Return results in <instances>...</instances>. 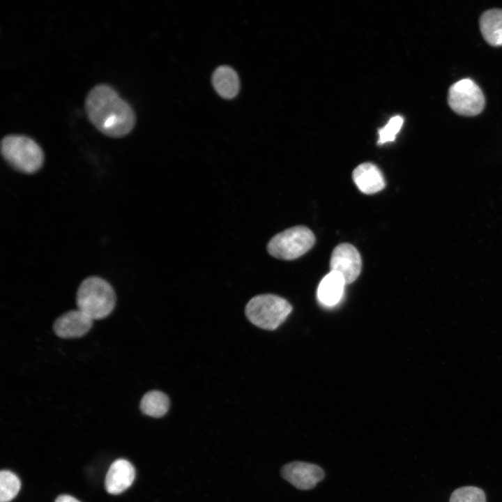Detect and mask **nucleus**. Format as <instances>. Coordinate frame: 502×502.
<instances>
[{
    "instance_id": "18",
    "label": "nucleus",
    "mask_w": 502,
    "mask_h": 502,
    "mask_svg": "<svg viewBox=\"0 0 502 502\" xmlns=\"http://www.w3.org/2000/svg\"><path fill=\"white\" fill-rule=\"evenodd\" d=\"M403 123L404 119L401 116L397 115L392 117L384 127L379 130L378 144H382L393 141L396 135L400 130Z\"/></svg>"
},
{
    "instance_id": "9",
    "label": "nucleus",
    "mask_w": 502,
    "mask_h": 502,
    "mask_svg": "<svg viewBox=\"0 0 502 502\" xmlns=\"http://www.w3.org/2000/svg\"><path fill=\"white\" fill-rule=\"evenodd\" d=\"M93 325V319L79 310H73L59 316L54 322L53 330L59 337L77 338L86 335Z\"/></svg>"
},
{
    "instance_id": "2",
    "label": "nucleus",
    "mask_w": 502,
    "mask_h": 502,
    "mask_svg": "<svg viewBox=\"0 0 502 502\" xmlns=\"http://www.w3.org/2000/svg\"><path fill=\"white\" fill-rule=\"evenodd\" d=\"M116 294L106 280L96 276L84 279L76 296L77 309L92 319L107 317L116 305Z\"/></svg>"
},
{
    "instance_id": "10",
    "label": "nucleus",
    "mask_w": 502,
    "mask_h": 502,
    "mask_svg": "<svg viewBox=\"0 0 502 502\" xmlns=\"http://www.w3.org/2000/svg\"><path fill=\"white\" fill-rule=\"evenodd\" d=\"M135 478V470L130 462L124 459H118L110 466L105 478L106 491L112 494H119L126 490L132 484Z\"/></svg>"
},
{
    "instance_id": "4",
    "label": "nucleus",
    "mask_w": 502,
    "mask_h": 502,
    "mask_svg": "<svg viewBox=\"0 0 502 502\" xmlns=\"http://www.w3.org/2000/svg\"><path fill=\"white\" fill-rule=\"evenodd\" d=\"M292 310L284 298L273 294H260L251 298L245 307V315L257 327L275 330L287 319Z\"/></svg>"
},
{
    "instance_id": "7",
    "label": "nucleus",
    "mask_w": 502,
    "mask_h": 502,
    "mask_svg": "<svg viewBox=\"0 0 502 502\" xmlns=\"http://www.w3.org/2000/svg\"><path fill=\"white\" fill-rule=\"evenodd\" d=\"M330 271L340 273L346 284L354 282L362 268L361 257L357 249L351 244L344 243L337 245L330 259Z\"/></svg>"
},
{
    "instance_id": "11",
    "label": "nucleus",
    "mask_w": 502,
    "mask_h": 502,
    "mask_svg": "<svg viewBox=\"0 0 502 502\" xmlns=\"http://www.w3.org/2000/svg\"><path fill=\"white\" fill-rule=\"evenodd\" d=\"M352 178L358 189L367 195L378 192L386 186L381 170L371 162L357 166L353 171Z\"/></svg>"
},
{
    "instance_id": "19",
    "label": "nucleus",
    "mask_w": 502,
    "mask_h": 502,
    "mask_svg": "<svg viewBox=\"0 0 502 502\" xmlns=\"http://www.w3.org/2000/svg\"><path fill=\"white\" fill-rule=\"evenodd\" d=\"M55 502H80L75 498L69 495H61L58 496Z\"/></svg>"
},
{
    "instance_id": "3",
    "label": "nucleus",
    "mask_w": 502,
    "mask_h": 502,
    "mask_svg": "<svg viewBox=\"0 0 502 502\" xmlns=\"http://www.w3.org/2000/svg\"><path fill=\"white\" fill-rule=\"evenodd\" d=\"M1 152L5 160L15 169L32 174L44 162L41 147L31 138L21 135H8L1 142Z\"/></svg>"
},
{
    "instance_id": "8",
    "label": "nucleus",
    "mask_w": 502,
    "mask_h": 502,
    "mask_svg": "<svg viewBox=\"0 0 502 502\" xmlns=\"http://www.w3.org/2000/svg\"><path fill=\"white\" fill-rule=\"evenodd\" d=\"M280 473L284 480L302 490L312 489L324 478L320 466L303 462L288 463L282 466Z\"/></svg>"
},
{
    "instance_id": "16",
    "label": "nucleus",
    "mask_w": 502,
    "mask_h": 502,
    "mask_svg": "<svg viewBox=\"0 0 502 502\" xmlns=\"http://www.w3.org/2000/svg\"><path fill=\"white\" fill-rule=\"evenodd\" d=\"M19 478L13 472L2 470L0 473V502H9L20 491Z\"/></svg>"
},
{
    "instance_id": "1",
    "label": "nucleus",
    "mask_w": 502,
    "mask_h": 502,
    "mask_svg": "<svg viewBox=\"0 0 502 502\" xmlns=\"http://www.w3.org/2000/svg\"><path fill=\"white\" fill-rule=\"evenodd\" d=\"M84 107L90 122L108 137H123L135 127L136 117L132 108L107 84L93 87L85 98Z\"/></svg>"
},
{
    "instance_id": "15",
    "label": "nucleus",
    "mask_w": 502,
    "mask_h": 502,
    "mask_svg": "<svg viewBox=\"0 0 502 502\" xmlns=\"http://www.w3.org/2000/svg\"><path fill=\"white\" fill-rule=\"evenodd\" d=\"M139 407L144 414L160 418L165 415L169 409V399L161 391L151 390L142 397Z\"/></svg>"
},
{
    "instance_id": "13",
    "label": "nucleus",
    "mask_w": 502,
    "mask_h": 502,
    "mask_svg": "<svg viewBox=\"0 0 502 502\" xmlns=\"http://www.w3.org/2000/svg\"><path fill=\"white\" fill-rule=\"evenodd\" d=\"M212 84L216 92L225 99L234 98L240 89L238 74L228 66H221L215 70L212 75Z\"/></svg>"
},
{
    "instance_id": "12",
    "label": "nucleus",
    "mask_w": 502,
    "mask_h": 502,
    "mask_svg": "<svg viewBox=\"0 0 502 502\" xmlns=\"http://www.w3.org/2000/svg\"><path fill=\"white\" fill-rule=\"evenodd\" d=\"M344 277L338 273L330 271L321 280L317 291L319 301L326 306H333L341 299L346 285Z\"/></svg>"
},
{
    "instance_id": "14",
    "label": "nucleus",
    "mask_w": 502,
    "mask_h": 502,
    "mask_svg": "<svg viewBox=\"0 0 502 502\" xmlns=\"http://www.w3.org/2000/svg\"><path fill=\"white\" fill-rule=\"evenodd\" d=\"M480 29L484 39L492 46H502V10L491 9L480 18Z\"/></svg>"
},
{
    "instance_id": "5",
    "label": "nucleus",
    "mask_w": 502,
    "mask_h": 502,
    "mask_svg": "<svg viewBox=\"0 0 502 502\" xmlns=\"http://www.w3.org/2000/svg\"><path fill=\"white\" fill-rule=\"evenodd\" d=\"M315 236L305 226L289 228L275 235L268 242V253L279 259L293 260L306 253L314 244Z\"/></svg>"
},
{
    "instance_id": "17",
    "label": "nucleus",
    "mask_w": 502,
    "mask_h": 502,
    "mask_svg": "<svg viewBox=\"0 0 502 502\" xmlns=\"http://www.w3.org/2000/svg\"><path fill=\"white\" fill-rule=\"evenodd\" d=\"M449 502H486L484 491L475 486H464L455 489Z\"/></svg>"
},
{
    "instance_id": "6",
    "label": "nucleus",
    "mask_w": 502,
    "mask_h": 502,
    "mask_svg": "<svg viewBox=\"0 0 502 502\" xmlns=\"http://www.w3.org/2000/svg\"><path fill=\"white\" fill-rule=\"evenodd\" d=\"M448 102L457 114L476 116L482 112L485 99L480 88L471 79H463L449 89Z\"/></svg>"
}]
</instances>
